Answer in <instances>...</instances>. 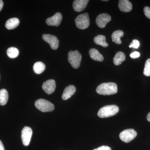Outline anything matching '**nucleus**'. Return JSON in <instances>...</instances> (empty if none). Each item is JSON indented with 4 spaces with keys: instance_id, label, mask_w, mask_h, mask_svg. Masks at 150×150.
<instances>
[{
    "instance_id": "f257e3e1",
    "label": "nucleus",
    "mask_w": 150,
    "mask_h": 150,
    "mask_svg": "<svg viewBox=\"0 0 150 150\" xmlns=\"http://www.w3.org/2000/svg\"><path fill=\"white\" fill-rule=\"evenodd\" d=\"M96 91L103 95H111L117 93L118 88L117 84L114 83H105L99 85L97 87Z\"/></svg>"
},
{
    "instance_id": "f03ea898",
    "label": "nucleus",
    "mask_w": 150,
    "mask_h": 150,
    "mask_svg": "<svg viewBox=\"0 0 150 150\" xmlns=\"http://www.w3.org/2000/svg\"><path fill=\"white\" fill-rule=\"evenodd\" d=\"M119 111V108L115 105H105L100 109L98 115L100 118H105L113 116Z\"/></svg>"
},
{
    "instance_id": "7ed1b4c3",
    "label": "nucleus",
    "mask_w": 150,
    "mask_h": 150,
    "mask_svg": "<svg viewBox=\"0 0 150 150\" xmlns=\"http://www.w3.org/2000/svg\"><path fill=\"white\" fill-rule=\"evenodd\" d=\"M82 56L79 51H70L68 53V61L72 67L75 69H78L80 65Z\"/></svg>"
},
{
    "instance_id": "20e7f679",
    "label": "nucleus",
    "mask_w": 150,
    "mask_h": 150,
    "mask_svg": "<svg viewBox=\"0 0 150 150\" xmlns=\"http://www.w3.org/2000/svg\"><path fill=\"white\" fill-rule=\"evenodd\" d=\"M35 107L43 112H50L54 109V105L50 101L44 99H39L35 101Z\"/></svg>"
},
{
    "instance_id": "39448f33",
    "label": "nucleus",
    "mask_w": 150,
    "mask_h": 150,
    "mask_svg": "<svg viewBox=\"0 0 150 150\" xmlns=\"http://www.w3.org/2000/svg\"><path fill=\"white\" fill-rule=\"evenodd\" d=\"M76 26L81 29H85L89 26L90 19L88 13L82 14L78 16L75 19Z\"/></svg>"
},
{
    "instance_id": "423d86ee",
    "label": "nucleus",
    "mask_w": 150,
    "mask_h": 150,
    "mask_svg": "<svg viewBox=\"0 0 150 150\" xmlns=\"http://www.w3.org/2000/svg\"><path fill=\"white\" fill-rule=\"evenodd\" d=\"M137 131L133 129H128L124 130L119 135L120 139L125 143H129L134 140L137 137Z\"/></svg>"
},
{
    "instance_id": "0eeeda50",
    "label": "nucleus",
    "mask_w": 150,
    "mask_h": 150,
    "mask_svg": "<svg viewBox=\"0 0 150 150\" xmlns=\"http://www.w3.org/2000/svg\"><path fill=\"white\" fill-rule=\"evenodd\" d=\"M33 131L29 127L25 126L21 131V139L22 143L25 146L29 145L32 137Z\"/></svg>"
},
{
    "instance_id": "6e6552de",
    "label": "nucleus",
    "mask_w": 150,
    "mask_h": 150,
    "mask_svg": "<svg viewBox=\"0 0 150 150\" xmlns=\"http://www.w3.org/2000/svg\"><path fill=\"white\" fill-rule=\"evenodd\" d=\"M42 38L46 42L49 43L53 50H56L59 47V41L56 36L50 34H43Z\"/></svg>"
},
{
    "instance_id": "1a4fd4ad",
    "label": "nucleus",
    "mask_w": 150,
    "mask_h": 150,
    "mask_svg": "<svg viewBox=\"0 0 150 150\" xmlns=\"http://www.w3.org/2000/svg\"><path fill=\"white\" fill-rule=\"evenodd\" d=\"M111 20V17L107 13L99 15L96 18L97 25L100 28H104L106 24Z\"/></svg>"
},
{
    "instance_id": "9d476101",
    "label": "nucleus",
    "mask_w": 150,
    "mask_h": 150,
    "mask_svg": "<svg viewBox=\"0 0 150 150\" xmlns=\"http://www.w3.org/2000/svg\"><path fill=\"white\" fill-rule=\"evenodd\" d=\"M56 87L55 81L53 79L48 80L43 83L42 85L44 91L48 94H51L55 91Z\"/></svg>"
},
{
    "instance_id": "9b49d317",
    "label": "nucleus",
    "mask_w": 150,
    "mask_h": 150,
    "mask_svg": "<svg viewBox=\"0 0 150 150\" xmlns=\"http://www.w3.org/2000/svg\"><path fill=\"white\" fill-rule=\"evenodd\" d=\"M62 19V14L60 13H57L53 16L47 19L46 21V23L50 26H58L61 24Z\"/></svg>"
},
{
    "instance_id": "f8f14e48",
    "label": "nucleus",
    "mask_w": 150,
    "mask_h": 150,
    "mask_svg": "<svg viewBox=\"0 0 150 150\" xmlns=\"http://www.w3.org/2000/svg\"><path fill=\"white\" fill-rule=\"evenodd\" d=\"M89 1L88 0H76L73 2V8L76 11H82L86 8Z\"/></svg>"
},
{
    "instance_id": "ddd939ff",
    "label": "nucleus",
    "mask_w": 150,
    "mask_h": 150,
    "mask_svg": "<svg viewBox=\"0 0 150 150\" xmlns=\"http://www.w3.org/2000/svg\"><path fill=\"white\" fill-rule=\"evenodd\" d=\"M118 7L120 10L124 12H129L132 9V4L128 0L119 1Z\"/></svg>"
},
{
    "instance_id": "4468645a",
    "label": "nucleus",
    "mask_w": 150,
    "mask_h": 150,
    "mask_svg": "<svg viewBox=\"0 0 150 150\" xmlns=\"http://www.w3.org/2000/svg\"><path fill=\"white\" fill-rule=\"evenodd\" d=\"M76 91V88L74 86L69 85L65 88L62 94V99L67 100L70 98Z\"/></svg>"
},
{
    "instance_id": "2eb2a0df",
    "label": "nucleus",
    "mask_w": 150,
    "mask_h": 150,
    "mask_svg": "<svg viewBox=\"0 0 150 150\" xmlns=\"http://www.w3.org/2000/svg\"><path fill=\"white\" fill-rule=\"evenodd\" d=\"M89 53L91 58L95 61L101 62L104 59L102 54H100L98 50L95 48L91 49Z\"/></svg>"
},
{
    "instance_id": "dca6fc26",
    "label": "nucleus",
    "mask_w": 150,
    "mask_h": 150,
    "mask_svg": "<svg viewBox=\"0 0 150 150\" xmlns=\"http://www.w3.org/2000/svg\"><path fill=\"white\" fill-rule=\"evenodd\" d=\"M20 23L19 20L16 18L9 19L6 23L5 26L7 29H13L16 28Z\"/></svg>"
},
{
    "instance_id": "f3484780",
    "label": "nucleus",
    "mask_w": 150,
    "mask_h": 150,
    "mask_svg": "<svg viewBox=\"0 0 150 150\" xmlns=\"http://www.w3.org/2000/svg\"><path fill=\"white\" fill-rule=\"evenodd\" d=\"M126 59V56L123 52L119 51L115 54L113 58V61L114 64L118 66L121 64V63L125 61Z\"/></svg>"
},
{
    "instance_id": "a211bd4d",
    "label": "nucleus",
    "mask_w": 150,
    "mask_h": 150,
    "mask_svg": "<svg viewBox=\"0 0 150 150\" xmlns=\"http://www.w3.org/2000/svg\"><path fill=\"white\" fill-rule=\"evenodd\" d=\"M124 35V33L121 30H117L114 31L112 33V40L113 42L117 44H120L121 43V38Z\"/></svg>"
},
{
    "instance_id": "6ab92c4d",
    "label": "nucleus",
    "mask_w": 150,
    "mask_h": 150,
    "mask_svg": "<svg viewBox=\"0 0 150 150\" xmlns=\"http://www.w3.org/2000/svg\"><path fill=\"white\" fill-rule=\"evenodd\" d=\"M106 38L104 35H98L94 38V41L97 45H100L103 47H107L108 44L105 41Z\"/></svg>"
},
{
    "instance_id": "aec40b11",
    "label": "nucleus",
    "mask_w": 150,
    "mask_h": 150,
    "mask_svg": "<svg viewBox=\"0 0 150 150\" xmlns=\"http://www.w3.org/2000/svg\"><path fill=\"white\" fill-rule=\"evenodd\" d=\"M8 99V93L5 89L0 90V105H4L6 104Z\"/></svg>"
},
{
    "instance_id": "412c9836",
    "label": "nucleus",
    "mask_w": 150,
    "mask_h": 150,
    "mask_svg": "<svg viewBox=\"0 0 150 150\" xmlns=\"http://www.w3.org/2000/svg\"><path fill=\"white\" fill-rule=\"evenodd\" d=\"M46 67L42 62H37L34 64L33 67V70L34 72L37 74H40L44 71Z\"/></svg>"
},
{
    "instance_id": "4be33fe9",
    "label": "nucleus",
    "mask_w": 150,
    "mask_h": 150,
    "mask_svg": "<svg viewBox=\"0 0 150 150\" xmlns=\"http://www.w3.org/2000/svg\"><path fill=\"white\" fill-rule=\"evenodd\" d=\"M19 52L18 49L15 47H11L7 50V54L11 59H15L18 56Z\"/></svg>"
},
{
    "instance_id": "5701e85b",
    "label": "nucleus",
    "mask_w": 150,
    "mask_h": 150,
    "mask_svg": "<svg viewBox=\"0 0 150 150\" xmlns=\"http://www.w3.org/2000/svg\"><path fill=\"white\" fill-rule=\"evenodd\" d=\"M144 74L146 76H150V59H147L145 63Z\"/></svg>"
},
{
    "instance_id": "b1692460",
    "label": "nucleus",
    "mask_w": 150,
    "mask_h": 150,
    "mask_svg": "<svg viewBox=\"0 0 150 150\" xmlns=\"http://www.w3.org/2000/svg\"><path fill=\"white\" fill-rule=\"evenodd\" d=\"M139 41L138 40H136V39H134V40H133V41H132V43L129 45V47L130 48H133L137 49V48H139Z\"/></svg>"
},
{
    "instance_id": "393cba45",
    "label": "nucleus",
    "mask_w": 150,
    "mask_h": 150,
    "mask_svg": "<svg viewBox=\"0 0 150 150\" xmlns=\"http://www.w3.org/2000/svg\"><path fill=\"white\" fill-rule=\"evenodd\" d=\"M144 10L145 16L150 19V8L148 6L145 7Z\"/></svg>"
},
{
    "instance_id": "a878e982",
    "label": "nucleus",
    "mask_w": 150,
    "mask_h": 150,
    "mask_svg": "<svg viewBox=\"0 0 150 150\" xmlns=\"http://www.w3.org/2000/svg\"><path fill=\"white\" fill-rule=\"evenodd\" d=\"M130 56L132 59H137V58L140 57V54L139 52L134 51V52H133V53H131L130 54Z\"/></svg>"
},
{
    "instance_id": "bb28decb",
    "label": "nucleus",
    "mask_w": 150,
    "mask_h": 150,
    "mask_svg": "<svg viewBox=\"0 0 150 150\" xmlns=\"http://www.w3.org/2000/svg\"><path fill=\"white\" fill-rule=\"evenodd\" d=\"M93 150H111V148L108 146H103L94 149Z\"/></svg>"
},
{
    "instance_id": "cd10ccee",
    "label": "nucleus",
    "mask_w": 150,
    "mask_h": 150,
    "mask_svg": "<svg viewBox=\"0 0 150 150\" xmlns=\"http://www.w3.org/2000/svg\"><path fill=\"white\" fill-rule=\"evenodd\" d=\"M0 150H5L2 142L1 140H0Z\"/></svg>"
},
{
    "instance_id": "c85d7f7f",
    "label": "nucleus",
    "mask_w": 150,
    "mask_h": 150,
    "mask_svg": "<svg viewBox=\"0 0 150 150\" xmlns=\"http://www.w3.org/2000/svg\"><path fill=\"white\" fill-rule=\"evenodd\" d=\"M3 6H4V3L1 0H0V11L2 9Z\"/></svg>"
},
{
    "instance_id": "c756f323",
    "label": "nucleus",
    "mask_w": 150,
    "mask_h": 150,
    "mask_svg": "<svg viewBox=\"0 0 150 150\" xmlns=\"http://www.w3.org/2000/svg\"><path fill=\"white\" fill-rule=\"evenodd\" d=\"M147 119L148 121L150 122V112L148 114L147 116Z\"/></svg>"
}]
</instances>
